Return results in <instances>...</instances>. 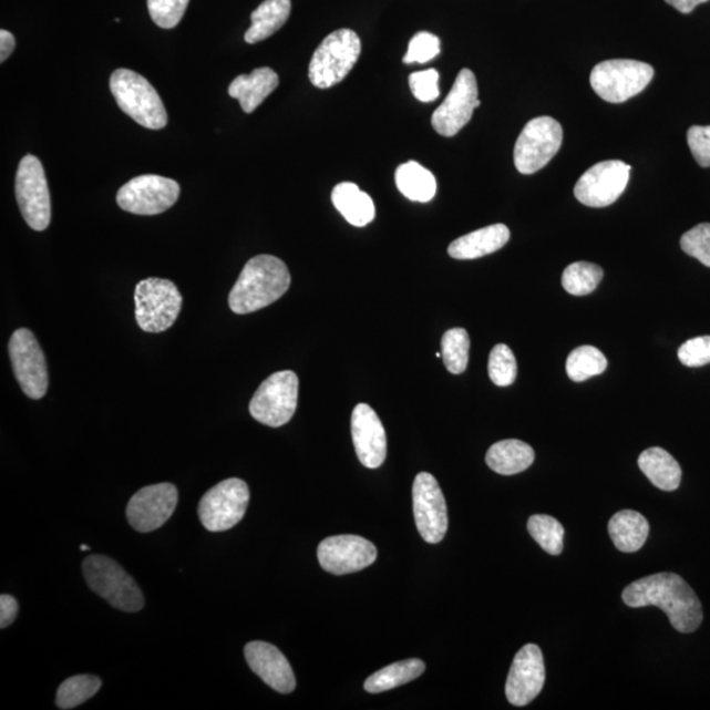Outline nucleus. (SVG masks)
Wrapping results in <instances>:
<instances>
[{
    "instance_id": "5701e85b",
    "label": "nucleus",
    "mask_w": 710,
    "mask_h": 710,
    "mask_svg": "<svg viewBox=\"0 0 710 710\" xmlns=\"http://www.w3.org/2000/svg\"><path fill=\"white\" fill-rule=\"evenodd\" d=\"M510 237L507 225L494 224L456 238L450 244L447 253L455 259H476L501 250L510 241Z\"/></svg>"
},
{
    "instance_id": "9d476101",
    "label": "nucleus",
    "mask_w": 710,
    "mask_h": 710,
    "mask_svg": "<svg viewBox=\"0 0 710 710\" xmlns=\"http://www.w3.org/2000/svg\"><path fill=\"white\" fill-rule=\"evenodd\" d=\"M562 140L564 130L553 117L533 119L519 133L513 153L517 171L526 175L539 172L558 153Z\"/></svg>"
},
{
    "instance_id": "ea45409f",
    "label": "nucleus",
    "mask_w": 710,
    "mask_h": 710,
    "mask_svg": "<svg viewBox=\"0 0 710 710\" xmlns=\"http://www.w3.org/2000/svg\"><path fill=\"white\" fill-rule=\"evenodd\" d=\"M440 74L435 69L410 75V88L414 97L423 103H431L440 96Z\"/></svg>"
},
{
    "instance_id": "f03ea898",
    "label": "nucleus",
    "mask_w": 710,
    "mask_h": 710,
    "mask_svg": "<svg viewBox=\"0 0 710 710\" xmlns=\"http://www.w3.org/2000/svg\"><path fill=\"white\" fill-rule=\"evenodd\" d=\"M291 286V274L282 261L261 255L246 263L229 294V307L237 315L259 311L276 303Z\"/></svg>"
},
{
    "instance_id": "ddd939ff",
    "label": "nucleus",
    "mask_w": 710,
    "mask_h": 710,
    "mask_svg": "<svg viewBox=\"0 0 710 710\" xmlns=\"http://www.w3.org/2000/svg\"><path fill=\"white\" fill-rule=\"evenodd\" d=\"M9 353L21 390L33 400L44 398L49 385L48 366L44 351L30 329L13 332Z\"/></svg>"
},
{
    "instance_id": "2f4dec72",
    "label": "nucleus",
    "mask_w": 710,
    "mask_h": 710,
    "mask_svg": "<svg viewBox=\"0 0 710 710\" xmlns=\"http://www.w3.org/2000/svg\"><path fill=\"white\" fill-rule=\"evenodd\" d=\"M102 688V680L94 675H76L63 681L55 704L62 710L74 709L94 698Z\"/></svg>"
},
{
    "instance_id": "7ed1b4c3",
    "label": "nucleus",
    "mask_w": 710,
    "mask_h": 710,
    "mask_svg": "<svg viewBox=\"0 0 710 710\" xmlns=\"http://www.w3.org/2000/svg\"><path fill=\"white\" fill-rule=\"evenodd\" d=\"M82 569L90 589L110 606L126 614H136L144 608L143 590L114 559L100 554L90 555L83 560Z\"/></svg>"
},
{
    "instance_id": "412c9836",
    "label": "nucleus",
    "mask_w": 710,
    "mask_h": 710,
    "mask_svg": "<svg viewBox=\"0 0 710 710\" xmlns=\"http://www.w3.org/2000/svg\"><path fill=\"white\" fill-rule=\"evenodd\" d=\"M245 658L253 672L279 693H291L297 687L290 662L276 646L253 641L245 646Z\"/></svg>"
},
{
    "instance_id": "e433bc0d",
    "label": "nucleus",
    "mask_w": 710,
    "mask_h": 710,
    "mask_svg": "<svg viewBox=\"0 0 710 710\" xmlns=\"http://www.w3.org/2000/svg\"><path fill=\"white\" fill-rule=\"evenodd\" d=\"M189 0H147L151 18L164 30L177 27L187 10Z\"/></svg>"
},
{
    "instance_id": "1a4fd4ad",
    "label": "nucleus",
    "mask_w": 710,
    "mask_h": 710,
    "mask_svg": "<svg viewBox=\"0 0 710 710\" xmlns=\"http://www.w3.org/2000/svg\"><path fill=\"white\" fill-rule=\"evenodd\" d=\"M250 501L248 484L237 477L223 481L210 488L199 503V518L209 532L234 528L245 516Z\"/></svg>"
},
{
    "instance_id": "c9c22d12",
    "label": "nucleus",
    "mask_w": 710,
    "mask_h": 710,
    "mask_svg": "<svg viewBox=\"0 0 710 710\" xmlns=\"http://www.w3.org/2000/svg\"><path fill=\"white\" fill-rule=\"evenodd\" d=\"M491 381L498 387H508L516 381L517 362L513 351L504 343L492 349L488 360Z\"/></svg>"
},
{
    "instance_id": "9b49d317",
    "label": "nucleus",
    "mask_w": 710,
    "mask_h": 710,
    "mask_svg": "<svg viewBox=\"0 0 710 710\" xmlns=\"http://www.w3.org/2000/svg\"><path fill=\"white\" fill-rule=\"evenodd\" d=\"M17 200L23 219L33 230H45L51 224L52 206L44 167L38 157L27 154L20 161L17 182Z\"/></svg>"
},
{
    "instance_id": "dca6fc26",
    "label": "nucleus",
    "mask_w": 710,
    "mask_h": 710,
    "mask_svg": "<svg viewBox=\"0 0 710 710\" xmlns=\"http://www.w3.org/2000/svg\"><path fill=\"white\" fill-rule=\"evenodd\" d=\"M480 105L475 74L470 69H462L446 100L434 111V131L441 136H455L471 121Z\"/></svg>"
},
{
    "instance_id": "20e7f679",
    "label": "nucleus",
    "mask_w": 710,
    "mask_h": 710,
    "mask_svg": "<svg viewBox=\"0 0 710 710\" xmlns=\"http://www.w3.org/2000/svg\"><path fill=\"white\" fill-rule=\"evenodd\" d=\"M110 88L119 107L144 128L158 131L165 128L167 114L156 89L128 69H117L111 75Z\"/></svg>"
},
{
    "instance_id": "393cba45",
    "label": "nucleus",
    "mask_w": 710,
    "mask_h": 710,
    "mask_svg": "<svg viewBox=\"0 0 710 710\" xmlns=\"http://www.w3.org/2000/svg\"><path fill=\"white\" fill-rule=\"evenodd\" d=\"M608 532L618 550L635 553L641 548L649 537L650 525L641 513L625 510L610 518Z\"/></svg>"
},
{
    "instance_id": "423d86ee",
    "label": "nucleus",
    "mask_w": 710,
    "mask_h": 710,
    "mask_svg": "<svg viewBox=\"0 0 710 710\" xmlns=\"http://www.w3.org/2000/svg\"><path fill=\"white\" fill-rule=\"evenodd\" d=\"M183 298L172 280L147 278L135 288L136 321L147 333L165 332L181 313Z\"/></svg>"
},
{
    "instance_id": "bb28decb",
    "label": "nucleus",
    "mask_w": 710,
    "mask_h": 710,
    "mask_svg": "<svg viewBox=\"0 0 710 710\" xmlns=\"http://www.w3.org/2000/svg\"><path fill=\"white\" fill-rule=\"evenodd\" d=\"M638 466L648 480L659 490H678L681 469L677 460L662 447H650L639 455Z\"/></svg>"
},
{
    "instance_id": "f3484780",
    "label": "nucleus",
    "mask_w": 710,
    "mask_h": 710,
    "mask_svg": "<svg viewBox=\"0 0 710 710\" xmlns=\"http://www.w3.org/2000/svg\"><path fill=\"white\" fill-rule=\"evenodd\" d=\"M177 504L178 490L174 484H152L132 496L126 507V518L133 529L150 533L164 526Z\"/></svg>"
},
{
    "instance_id": "72a5a7b5",
    "label": "nucleus",
    "mask_w": 710,
    "mask_h": 710,
    "mask_svg": "<svg viewBox=\"0 0 710 710\" xmlns=\"http://www.w3.org/2000/svg\"><path fill=\"white\" fill-rule=\"evenodd\" d=\"M442 358L449 372L462 374L467 369L470 337L466 329L453 328L442 337Z\"/></svg>"
},
{
    "instance_id": "c85d7f7f",
    "label": "nucleus",
    "mask_w": 710,
    "mask_h": 710,
    "mask_svg": "<svg viewBox=\"0 0 710 710\" xmlns=\"http://www.w3.org/2000/svg\"><path fill=\"white\" fill-rule=\"evenodd\" d=\"M395 181L399 192L412 202H431L438 193L434 175L416 161H408L400 165L397 168Z\"/></svg>"
},
{
    "instance_id": "4be33fe9",
    "label": "nucleus",
    "mask_w": 710,
    "mask_h": 710,
    "mask_svg": "<svg viewBox=\"0 0 710 710\" xmlns=\"http://www.w3.org/2000/svg\"><path fill=\"white\" fill-rule=\"evenodd\" d=\"M278 86L279 76L272 69L258 68L250 74L236 76L230 83L228 93L240 102L245 114H251Z\"/></svg>"
},
{
    "instance_id": "49530a36",
    "label": "nucleus",
    "mask_w": 710,
    "mask_h": 710,
    "mask_svg": "<svg viewBox=\"0 0 710 710\" xmlns=\"http://www.w3.org/2000/svg\"><path fill=\"white\" fill-rule=\"evenodd\" d=\"M81 550H82V552H88V550H90V547H89V546H86V545H82V546H81Z\"/></svg>"
},
{
    "instance_id": "6ab92c4d",
    "label": "nucleus",
    "mask_w": 710,
    "mask_h": 710,
    "mask_svg": "<svg viewBox=\"0 0 710 710\" xmlns=\"http://www.w3.org/2000/svg\"><path fill=\"white\" fill-rule=\"evenodd\" d=\"M545 680L543 651L537 645H526L513 659L505 694L512 706H528L543 691Z\"/></svg>"
},
{
    "instance_id": "f257e3e1",
    "label": "nucleus",
    "mask_w": 710,
    "mask_h": 710,
    "mask_svg": "<svg viewBox=\"0 0 710 710\" xmlns=\"http://www.w3.org/2000/svg\"><path fill=\"white\" fill-rule=\"evenodd\" d=\"M622 600L630 608L658 607L680 632H693L702 622L698 595L681 576L660 573L632 582L624 589Z\"/></svg>"
},
{
    "instance_id": "b1692460",
    "label": "nucleus",
    "mask_w": 710,
    "mask_h": 710,
    "mask_svg": "<svg viewBox=\"0 0 710 710\" xmlns=\"http://www.w3.org/2000/svg\"><path fill=\"white\" fill-rule=\"evenodd\" d=\"M332 202L339 213L354 227L362 228L375 219V204L356 183L342 182L333 188Z\"/></svg>"
},
{
    "instance_id": "a18cd8bd",
    "label": "nucleus",
    "mask_w": 710,
    "mask_h": 710,
    "mask_svg": "<svg viewBox=\"0 0 710 710\" xmlns=\"http://www.w3.org/2000/svg\"><path fill=\"white\" fill-rule=\"evenodd\" d=\"M681 13H691L696 7L709 2V0H665Z\"/></svg>"
},
{
    "instance_id": "79ce46f5",
    "label": "nucleus",
    "mask_w": 710,
    "mask_h": 710,
    "mask_svg": "<svg viewBox=\"0 0 710 710\" xmlns=\"http://www.w3.org/2000/svg\"><path fill=\"white\" fill-rule=\"evenodd\" d=\"M687 142L692 156L701 167L710 166V125H694L688 130Z\"/></svg>"
},
{
    "instance_id": "f704fd0d",
    "label": "nucleus",
    "mask_w": 710,
    "mask_h": 710,
    "mask_svg": "<svg viewBox=\"0 0 710 710\" xmlns=\"http://www.w3.org/2000/svg\"><path fill=\"white\" fill-rule=\"evenodd\" d=\"M528 532L547 554L559 555L564 552L565 528L557 518L534 515L529 518Z\"/></svg>"
},
{
    "instance_id": "2eb2a0df",
    "label": "nucleus",
    "mask_w": 710,
    "mask_h": 710,
    "mask_svg": "<svg viewBox=\"0 0 710 710\" xmlns=\"http://www.w3.org/2000/svg\"><path fill=\"white\" fill-rule=\"evenodd\" d=\"M414 522L428 544H440L446 536L449 518L445 496L432 474L420 473L412 488Z\"/></svg>"
},
{
    "instance_id": "c756f323",
    "label": "nucleus",
    "mask_w": 710,
    "mask_h": 710,
    "mask_svg": "<svg viewBox=\"0 0 710 710\" xmlns=\"http://www.w3.org/2000/svg\"><path fill=\"white\" fill-rule=\"evenodd\" d=\"M425 671V663L420 659H407L392 663L372 673L364 681V690L369 693H381L410 683Z\"/></svg>"
},
{
    "instance_id": "a878e982",
    "label": "nucleus",
    "mask_w": 710,
    "mask_h": 710,
    "mask_svg": "<svg viewBox=\"0 0 710 710\" xmlns=\"http://www.w3.org/2000/svg\"><path fill=\"white\" fill-rule=\"evenodd\" d=\"M536 454L531 445L518 440H504L492 445L486 455L488 467L501 475H516L533 465Z\"/></svg>"
},
{
    "instance_id": "0eeeda50",
    "label": "nucleus",
    "mask_w": 710,
    "mask_h": 710,
    "mask_svg": "<svg viewBox=\"0 0 710 710\" xmlns=\"http://www.w3.org/2000/svg\"><path fill=\"white\" fill-rule=\"evenodd\" d=\"M654 76L649 63L635 60H609L599 63L590 73V86L601 100L624 103L642 93Z\"/></svg>"
},
{
    "instance_id": "a19ab883",
    "label": "nucleus",
    "mask_w": 710,
    "mask_h": 710,
    "mask_svg": "<svg viewBox=\"0 0 710 710\" xmlns=\"http://www.w3.org/2000/svg\"><path fill=\"white\" fill-rule=\"evenodd\" d=\"M678 357L687 368H701L710 363V336L688 340L679 348Z\"/></svg>"
},
{
    "instance_id": "7c9ffc66",
    "label": "nucleus",
    "mask_w": 710,
    "mask_h": 710,
    "mask_svg": "<svg viewBox=\"0 0 710 710\" xmlns=\"http://www.w3.org/2000/svg\"><path fill=\"white\" fill-rule=\"evenodd\" d=\"M607 368L606 356L599 349L589 346L573 350L566 362L567 375L574 382H585L589 378L600 375Z\"/></svg>"
},
{
    "instance_id": "37998d69",
    "label": "nucleus",
    "mask_w": 710,
    "mask_h": 710,
    "mask_svg": "<svg viewBox=\"0 0 710 710\" xmlns=\"http://www.w3.org/2000/svg\"><path fill=\"white\" fill-rule=\"evenodd\" d=\"M19 604L16 597L3 594L0 596V628H9L16 621Z\"/></svg>"
},
{
    "instance_id": "c03bdc74",
    "label": "nucleus",
    "mask_w": 710,
    "mask_h": 710,
    "mask_svg": "<svg viewBox=\"0 0 710 710\" xmlns=\"http://www.w3.org/2000/svg\"><path fill=\"white\" fill-rule=\"evenodd\" d=\"M17 41L13 34L9 31H0V62H4L16 49Z\"/></svg>"
},
{
    "instance_id": "a211bd4d",
    "label": "nucleus",
    "mask_w": 710,
    "mask_h": 710,
    "mask_svg": "<svg viewBox=\"0 0 710 710\" xmlns=\"http://www.w3.org/2000/svg\"><path fill=\"white\" fill-rule=\"evenodd\" d=\"M377 557L375 545L353 534L328 537L318 548L320 566L333 575L361 572L374 564Z\"/></svg>"
},
{
    "instance_id": "f8f14e48",
    "label": "nucleus",
    "mask_w": 710,
    "mask_h": 710,
    "mask_svg": "<svg viewBox=\"0 0 710 710\" xmlns=\"http://www.w3.org/2000/svg\"><path fill=\"white\" fill-rule=\"evenodd\" d=\"M181 187L177 182L161 175H140L119 189V207L126 213L153 216L165 213L177 203Z\"/></svg>"
},
{
    "instance_id": "473e14b6",
    "label": "nucleus",
    "mask_w": 710,
    "mask_h": 710,
    "mask_svg": "<svg viewBox=\"0 0 710 710\" xmlns=\"http://www.w3.org/2000/svg\"><path fill=\"white\" fill-rule=\"evenodd\" d=\"M604 271L600 266L589 263H575L566 267L562 276V286L575 297H585L594 292L601 282Z\"/></svg>"
},
{
    "instance_id": "4468645a",
    "label": "nucleus",
    "mask_w": 710,
    "mask_h": 710,
    "mask_svg": "<svg viewBox=\"0 0 710 710\" xmlns=\"http://www.w3.org/2000/svg\"><path fill=\"white\" fill-rule=\"evenodd\" d=\"M631 166L622 161H604L589 168L576 182L574 194L585 206L608 207L614 204L628 186Z\"/></svg>"
},
{
    "instance_id": "39448f33",
    "label": "nucleus",
    "mask_w": 710,
    "mask_h": 710,
    "mask_svg": "<svg viewBox=\"0 0 710 710\" xmlns=\"http://www.w3.org/2000/svg\"><path fill=\"white\" fill-rule=\"evenodd\" d=\"M361 39L354 31L343 28L321 42L309 62V81L318 89L336 86L347 79L361 54Z\"/></svg>"
},
{
    "instance_id": "58836bf2",
    "label": "nucleus",
    "mask_w": 710,
    "mask_h": 710,
    "mask_svg": "<svg viewBox=\"0 0 710 710\" xmlns=\"http://www.w3.org/2000/svg\"><path fill=\"white\" fill-rule=\"evenodd\" d=\"M441 53V41L431 32L414 34L408 47L404 63H425L438 58Z\"/></svg>"
},
{
    "instance_id": "aec40b11",
    "label": "nucleus",
    "mask_w": 710,
    "mask_h": 710,
    "mask_svg": "<svg viewBox=\"0 0 710 710\" xmlns=\"http://www.w3.org/2000/svg\"><path fill=\"white\" fill-rule=\"evenodd\" d=\"M351 435L362 465L368 469L381 467L387 456V435L381 419L370 405L361 403L354 408Z\"/></svg>"
},
{
    "instance_id": "cd10ccee",
    "label": "nucleus",
    "mask_w": 710,
    "mask_h": 710,
    "mask_svg": "<svg viewBox=\"0 0 710 710\" xmlns=\"http://www.w3.org/2000/svg\"><path fill=\"white\" fill-rule=\"evenodd\" d=\"M291 13V0H265L251 13V25L245 33L248 44L272 37L286 24Z\"/></svg>"
},
{
    "instance_id": "6e6552de",
    "label": "nucleus",
    "mask_w": 710,
    "mask_h": 710,
    "mask_svg": "<svg viewBox=\"0 0 710 710\" xmlns=\"http://www.w3.org/2000/svg\"><path fill=\"white\" fill-rule=\"evenodd\" d=\"M299 379L294 371L276 372L258 387L249 411L253 419L271 428L286 425L297 411Z\"/></svg>"
},
{
    "instance_id": "4c0bfd02",
    "label": "nucleus",
    "mask_w": 710,
    "mask_h": 710,
    "mask_svg": "<svg viewBox=\"0 0 710 710\" xmlns=\"http://www.w3.org/2000/svg\"><path fill=\"white\" fill-rule=\"evenodd\" d=\"M680 246L686 255L699 259L702 265L710 267V224L702 223L688 230L681 237Z\"/></svg>"
}]
</instances>
